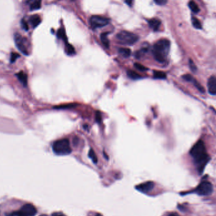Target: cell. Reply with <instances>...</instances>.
Returning <instances> with one entry per match:
<instances>
[{"instance_id":"6da1fadb","label":"cell","mask_w":216,"mask_h":216,"mask_svg":"<svg viewBox=\"0 0 216 216\" xmlns=\"http://www.w3.org/2000/svg\"><path fill=\"white\" fill-rule=\"evenodd\" d=\"M190 154L194 160L199 173L201 174L203 172L205 165L210 160L203 141L199 140L192 147Z\"/></svg>"},{"instance_id":"7a4b0ae2","label":"cell","mask_w":216,"mask_h":216,"mask_svg":"<svg viewBox=\"0 0 216 216\" xmlns=\"http://www.w3.org/2000/svg\"><path fill=\"white\" fill-rule=\"evenodd\" d=\"M170 43L168 40L163 39L158 41L154 45L152 53L156 61L164 63L166 61L170 50Z\"/></svg>"},{"instance_id":"3957f363","label":"cell","mask_w":216,"mask_h":216,"mask_svg":"<svg viewBox=\"0 0 216 216\" xmlns=\"http://www.w3.org/2000/svg\"><path fill=\"white\" fill-rule=\"evenodd\" d=\"M53 152L58 155H67L72 152L69 140L67 138L55 141L52 145Z\"/></svg>"},{"instance_id":"277c9868","label":"cell","mask_w":216,"mask_h":216,"mask_svg":"<svg viewBox=\"0 0 216 216\" xmlns=\"http://www.w3.org/2000/svg\"><path fill=\"white\" fill-rule=\"evenodd\" d=\"M116 39L119 43L123 45H132L138 40V35L132 32L122 30L116 35Z\"/></svg>"},{"instance_id":"5b68a950","label":"cell","mask_w":216,"mask_h":216,"mask_svg":"<svg viewBox=\"0 0 216 216\" xmlns=\"http://www.w3.org/2000/svg\"><path fill=\"white\" fill-rule=\"evenodd\" d=\"M37 210L35 207L30 203L25 204L20 210L7 214V216H35Z\"/></svg>"},{"instance_id":"8992f818","label":"cell","mask_w":216,"mask_h":216,"mask_svg":"<svg viewBox=\"0 0 216 216\" xmlns=\"http://www.w3.org/2000/svg\"><path fill=\"white\" fill-rule=\"evenodd\" d=\"M213 187L212 183L208 181L201 183L194 190V192L200 196H208L213 193Z\"/></svg>"},{"instance_id":"52a82bcc","label":"cell","mask_w":216,"mask_h":216,"mask_svg":"<svg viewBox=\"0 0 216 216\" xmlns=\"http://www.w3.org/2000/svg\"><path fill=\"white\" fill-rule=\"evenodd\" d=\"M14 41L17 48L25 55H29V50L27 46V39L19 33L15 34Z\"/></svg>"},{"instance_id":"ba28073f","label":"cell","mask_w":216,"mask_h":216,"mask_svg":"<svg viewBox=\"0 0 216 216\" xmlns=\"http://www.w3.org/2000/svg\"><path fill=\"white\" fill-rule=\"evenodd\" d=\"M110 19L100 15H93L91 17L89 23L93 29H97L105 27L109 23Z\"/></svg>"},{"instance_id":"9c48e42d","label":"cell","mask_w":216,"mask_h":216,"mask_svg":"<svg viewBox=\"0 0 216 216\" xmlns=\"http://www.w3.org/2000/svg\"><path fill=\"white\" fill-rule=\"evenodd\" d=\"M154 186H155V184L154 182L148 181V182L144 183L136 186V189L140 192L145 193L152 190L153 188H154Z\"/></svg>"},{"instance_id":"30bf717a","label":"cell","mask_w":216,"mask_h":216,"mask_svg":"<svg viewBox=\"0 0 216 216\" xmlns=\"http://www.w3.org/2000/svg\"><path fill=\"white\" fill-rule=\"evenodd\" d=\"M208 93L212 95L216 94V78L215 76H211L208 81Z\"/></svg>"},{"instance_id":"8fae6325","label":"cell","mask_w":216,"mask_h":216,"mask_svg":"<svg viewBox=\"0 0 216 216\" xmlns=\"http://www.w3.org/2000/svg\"><path fill=\"white\" fill-rule=\"evenodd\" d=\"M29 21L32 26L35 28L41 24V19L38 15H33L29 18Z\"/></svg>"},{"instance_id":"7c38bea8","label":"cell","mask_w":216,"mask_h":216,"mask_svg":"<svg viewBox=\"0 0 216 216\" xmlns=\"http://www.w3.org/2000/svg\"><path fill=\"white\" fill-rule=\"evenodd\" d=\"M161 22L157 19H153L148 20V25L151 29H152L154 31H157L159 29L160 26Z\"/></svg>"},{"instance_id":"4fadbf2b","label":"cell","mask_w":216,"mask_h":216,"mask_svg":"<svg viewBox=\"0 0 216 216\" xmlns=\"http://www.w3.org/2000/svg\"><path fill=\"white\" fill-rule=\"evenodd\" d=\"M18 79L20 81V82L25 87L27 85V75L24 73L23 71L19 72V73L16 74Z\"/></svg>"},{"instance_id":"5bb4252c","label":"cell","mask_w":216,"mask_h":216,"mask_svg":"<svg viewBox=\"0 0 216 216\" xmlns=\"http://www.w3.org/2000/svg\"><path fill=\"white\" fill-rule=\"evenodd\" d=\"M109 33V32H103L101 34V36H100L101 43H103L104 46H105L107 48L109 47V41L107 38V35Z\"/></svg>"},{"instance_id":"9a60e30c","label":"cell","mask_w":216,"mask_h":216,"mask_svg":"<svg viewBox=\"0 0 216 216\" xmlns=\"http://www.w3.org/2000/svg\"><path fill=\"white\" fill-rule=\"evenodd\" d=\"M65 52L68 55H74L76 54L75 48L73 47V46L67 43L65 44Z\"/></svg>"},{"instance_id":"2e32d148","label":"cell","mask_w":216,"mask_h":216,"mask_svg":"<svg viewBox=\"0 0 216 216\" xmlns=\"http://www.w3.org/2000/svg\"><path fill=\"white\" fill-rule=\"evenodd\" d=\"M119 53L124 57L127 58L131 55V51L130 49L127 48H121L119 49Z\"/></svg>"},{"instance_id":"e0dca14e","label":"cell","mask_w":216,"mask_h":216,"mask_svg":"<svg viewBox=\"0 0 216 216\" xmlns=\"http://www.w3.org/2000/svg\"><path fill=\"white\" fill-rule=\"evenodd\" d=\"M154 78L159 79H164L166 78V74L162 71H154Z\"/></svg>"},{"instance_id":"ac0fdd59","label":"cell","mask_w":216,"mask_h":216,"mask_svg":"<svg viewBox=\"0 0 216 216\" xmlns=\"http://www.w3.org/2000/svg\"><path fill=\"white\" fill-rule=\"evenodd\" d=\"M41 7V2L38 0V1H34L30 5V10H38Z\"/></svg>"},{"instance_id":"d6986e66","label":"cell","mask_w":216,"mask_h":216,"mask_svg":"<svg viewBox=\"0 0 216 216\" xmlns=\"http://www.w3.org/2000/svg\"><path fill=\"white\" fill-rule=\"evenodd\" d=\"M127 76L130 78H131L132 79H134V80L139 79L141 78V76L139 74H138L136 72H134L132 70H128L127 71Z\"/></svg>"},{"instance_id":"ffe728a7","label":"cell","mask_w":216,"mask_h":216,"mask_svg":"<svg viewBox=\"0 0 216 216\" xmlns=\"http://www.w3.org/2000/svg\"><path fill=\"white\" fill-rule=\"evenodd\" d=\"M188 7L191 9V10L195 14H197L200 12L199 7L196 4V3H195L194 2H190L188 3Z\"/></svg>"},{"instance_id":"44dd1931","label":"cell","mask_w":216,"mask_h":216,"mask_svg":"<svg viewBox=\"0 0 216 216\" xmlns=\"http://www.w3.org/2000/svg\"><path fill=\"white\" fill-rule=\"evenodd\" d=\"M57 36L63 40L65 41H67V38H66V35H65V32L64 30L63 29H60L58 32H57Z\"/></svg>"},{"instance_id":"7402d4cb","label":"cell","mask_w":216,"mask_h":216,"mask_svg":"<svg viewBox=\"0 0 216 216\" xmlns=\"http://www.w3.org/2000/svg\"><path fill=\"white\" fill-rule=\"evenodd\" d=\"M148 51V48H141V50H138V51L136 52L135 53V57L137 58H139L140 57H141L144 54H145V53H147Z\"/></svg>"},{"instance_id":"603a6c76","label":"cell","mask_w":216,"mask_h":216,"mask_svg":"<svg viewBox=\"0 0 216 216\" xmlns=\"http://www.w3.org/2000/svg\"><path fill=\"white\" fill-rule=\"evenodd\" d=\"M192 21L193 25L194 26L195 28L198 29H202V24H201V23L200 22V21L198 20V19H197L196 17H192Z\"/></svg>"},{"instance_id":"cb8c5ba5","label":"cell","mask_w":216,"mask_h":216,"mask_svg":"<svg viewBox=\"0 0 216 216\" xmlns=\"http://www.w3.org/2000/svg\"><path fill=\"white\" fill-rule=\"evenodd\" d=\"M89 157L92 160L93 163L97 164L98 159H97V157H96V154H95V153L93 149H90V150L89 152Z\"/></svg>"},{"instance_id":"d4e9b609","label":"cell","mask_w":216,"mask_h":216,"mask_svg":"<svg viewBox=\"0 0 216 216\" xmlns=\"http://www.w3.org/2000/svg\"><path fill=\"white\" fill-rule=\"evenodd\" d=\"M192 83H193L194 86L197 88V89H198L200 92H201V93H204V92H205V89L203 88V86H202L196 79H194Z\"/></svg>"},{"instance_id":"484cf974","label":"cell","mask_w":216,"mask_h":216,"mask_svg":"<svg viewBox=\"0 0 216 216\" xmlns=\"http://www.w3.org/2000/svg\"><path fill=\"white\" fill-rule=\"evenodd\" d=\"M134 67L138 69V70H140V71H142V72H144V71H146L148 70V68L147 67H145V66H143L140 63H134Z\"/></svg>"},{"instance_id":"4316f807","label":"cell","mask_w":216,"mask_h":216,"mask_svg":"<svg viewBox=\"0 0 216 216\" xmlns=\"http://www.w3.org/2000/svg\"><path fill=\"white\" fill-rule=\"evenodd\" d=\"M20 56L19 53H12L11 54V57H10V62L11 63H14L16 61V60L19 58Z\"/></svg>"},{"instance_id":"83f0119b","label":"cell","mask_w":216,"mask_h":216,"mask_svg":"<svg viewBox=\"0 0 216 216\" xmlns=\"http://www.w3.org/2000/svg\"><path fill=\"white\" fill-rule=\"evenodd\" d=\"M189 65H190V68L192 70V72H193V73H195V72H197V66L195 65V64L194 63L193 60L191 59H190V60H189Z\"/></svg>"},{"instance_id":"f1b7e54d","label":"cell","mask_w":216,"mask_h":216,"mask_svg":"<svg viewBox=\"0 0 216 216\" xmlns=\"http://www.w3.org/2000/svg\"><path fill=\"white\" fill-rule=\"evenodd\" d=\"M76 104H68V105H61V106H58L55 107V109H68V108H73L74 107Z\"/></svg>"},{"instance_id":"f546056e","label":"cell","mask_w":216,"mask_h":216,"mask_svg":"<svg viewBox=\"0 0 216 216\" xmlns=\"http://www.w3.org/2000/svg\"><path fill=\"white\" fill-rule=\"evenodd\" d=\"M183 78L188 82H193L194 78L190 74H186L183 76Z\"/></svg>"},{"instance_id":"4dcf8cb0","label":"cell","mask_w":216,"mask_h":216,"mask_svg":"<svg viewBox=\"0 0 216 216\" xmlns=\"http://www.w3.org/2000/svg\"><path fill=\"white\" fill-rule=\"evenodd\" d=\"M96 121L98 123H101V116L99 111H97L96 112Z\"/></svg>"},{"instance_id":"1f68e13d","label":"cell","mask_w":216,"mask_h":216,"mask_svg":"<svg viewBox=\"0 0 216 216\" xmlns=\"http://www.w3.org/2000/svg\"><path fill=\"white\" fill-rule=\"evenodd\" d=\"M155 3L159 5H164L167 3V0H155Z\"/></svg>"},{"instance_id":"d6a6232c","label":"cell","mask_w":216,"mask_h":216,"mask_svg":"<svg viewBox=\"0 0 216 216\" xmlns=\"http://www.w3.org/2000/svg\"><path fill=\"white\" fill-rule=\"evenodd\" d=\"M21 24H22V25L23 29H24L25 30H28V29H29V26H28V24H27V23L26 22V21H25L24 20H22V22H21Z\"/></svg>"},{"instance_id":"836d02e7","label":"cell","mask_w":216,"mask_h":216,"mask_svg":"<svg viewBox=\"0 0 216 216\" xmlns=\"http://www.w3.org/2000/svg\"><path fill=\"white\" fill-rule=\"evenodd\" d=\"M52 216H65V215L60 212H55L52 214Z\"/></svg>"},{"instance_id":"e575fe53","label":"cell","mask_w":216,"mask_h":216,"mask_svg":"<svg viewBox=\"0 0 216 216\" xmlns=\"http://www.w3.org/2000/svg\"><path fill=\"white\" fill-rule=\"evenodd\" d=\"M126 3L130 7L132 6V1H130V0H129V1H126Z\"/></svg>"},{"instance_id":"d590c367","label":"cell","mask_w":216,"mask_h":216,"mask_svg":"<svg viewBox=\"0 0 216 216\" xmlns=\"http://www.w3.org/2000/svg\"><path fill=\"white\" fill-rule=\"evenodd\" d=\"M168 216H179V215L177 213H171Z\"/></svg>"},{"instance_id":"8d00e7d4","label":"cell","mask_w":216,"mask_h":216,"mask_svg":"<svg viewBox=\"0 0 216 216\" xmlns=\"http://www.w3.org/2000/svg\"><path fill=\"white\" fill-rule=\"evenodd\" d=\"M96 216H103V215L101 214H100V213H97Z\"/></svg>"},{"instance_id":"74e56055","label":"cell","mask_w":216,"mask_h":216,"mask_svg":"<svg viewBox=\"0 0 216 216\" xmlns=\"http://www.w3.org/2000/svg\"><path fill=\"white\" fill-rule=\"evenodd\" d=\"M41 216H46L45 215H41Z\"/></svg>"}]
</instances>
